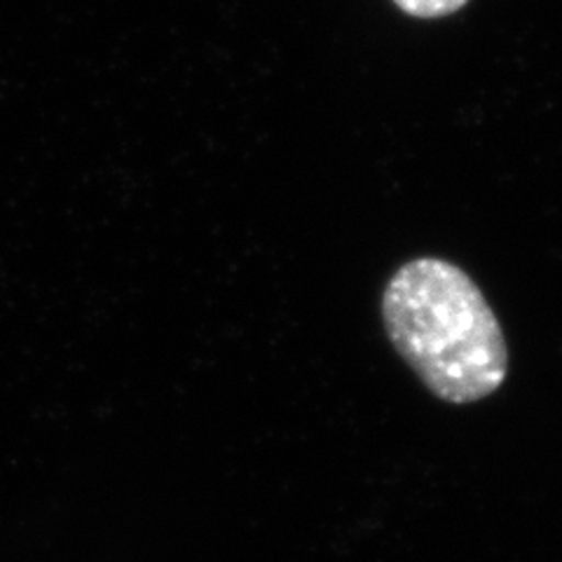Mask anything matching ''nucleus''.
Segmentation results:
<instances>
[{"label": "nucleus", "instance_id": "1", "mask_svg": "<svg viewBox=\"0 0 562 562\" xmlns=\"http://www.w3.org/2000/svg\"><path fill=\"white\" fill-rule=\"evenodd\" d=\"M382 319L398 355L441 401L464 406L504 384L508 349L502 326L476 281L454 262H406L384 289Z\"/></svg>", "mask_w": 562, "mask_h": 562}, {"label": "nucleus", "instance_id": "2", "mask_svg": "<svg viewBox=\"0 0 562 562\" xmlns=\"http://www.w3.org/2000/svg\"><path fill=\"white\" fill-rule=\"evenodd\" d=\"M394 3L413 16H422V20H436V16L452 14L460 8H464L469 0H394Z\"/></svg>", "mask_w": 562, "mask_h": 562}]
</instances>
